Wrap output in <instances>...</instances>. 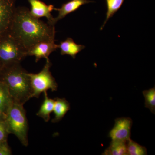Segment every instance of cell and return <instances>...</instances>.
Wrapping results in <instances>:
<instances>
[{
    "instance_id": "obj_1",
    "label": "cell",
    "mask_w": 155,
    "mask_h": 155,
    "mask_svg": "<svg viewBox=\"0 0 155 155\" xmlns=\"http://www.w3.org/2000/svg\"><path fill=\"white\" fill-rule=\"evenodd\" d=\"M9 32L27 52L39 42L55 41V25L32 17L25 8H16Z\"/></svg>"
},
{
    "instance_id": "obj_2",
    "label": "cell",
    "mask_w": 155,
    "mask_h": 155,
    "mask_svg": "<svg viewBox=\"0 0 155 155\" xmlns=\"http://www.w3.org/2000/svg\"><path fill=\"white\" fill-rule=\"evenodd\" d=\"M2 81L7 85L13 102L24 105L32 98L28 72L20 64L3 67L1 72Z\"/></svg>"
},
{
    "instance_id": "obj_3",
    "label": "cell",
    "mask_w": 155,
    "mask_h": 155,
    "mask_svg": "<svg viewBox=\"0 0 155 155\" xmlns=\"http://www.w3.org/2000/svg\"><path fill=\"white\" fill-rule=\"evenodd\" d=\"M8 133L13 134L24 146H28V123L23 105L13 103L5 120Z\"/></svg>"
},
{
    "instance_id": "obj_4",
    "label": "cell",
    "mask_w": 155,
    "mask_h": 155,
    "mask_svg": "<svg viewBox=\"0 0 155 155\" xmlns=\"http://www.w3.org/2000/svg\"><path fill=\"white\" fill-rule=\"evenodd\" d=\"M26 57V51L10 32L0 37V64L3 68L20 64Z\"/></svg>"
},
{
    "instance_id": "obj_5",
    "label": "cell",
    "mask_w": 155,
    "mask_h": 155,
    "mask_svg": "<svg viewBox=\"0 0 155 155\" xmlns=\"http://www.w3.org/2000/svg\"><path fill=\"white\" fill-rule=\"evenodd\" d=\"M51 65L49 58L47 59L45 64L41 72L36 74L28 73L32 89V97L38 98L42 93L48 90H51L52 91L58 90V84L50 71Z\"/></svg>"
},
{
    "instance_id": "obj_6",
    "label": "cell",
    "mask_w": 155,
    "mask_h": 155,
    "mask_svg": "<svg viewBox=\"0 0 155 155\" xmlns=\"http://www.w3.org/2000/svg\"><path fill=\"white\" fill-rule=\"evenodd\" d=\"M16 9L14 0H0V37L9 32Z\"/></svg>"
},
{
    "instance_id": "obj_7",
    "label": "cell",
    "mask_w": 155,
    "mask_h": 155,
    "mask_svg": "<svg viewBox=\"0 0 155 155\" xmlns=\"http://www.w3.org/2000/svg\"><path fill=\"white\" fill-rule=\"evenodd\" d=\"M132 119L128 117H122L115 119V124L109 135L112 140L127 142L130 139Z\"/></svg>"
},
{
    "instance_id": "obj_8",
    "label": "cell",
    "mask_w": 155,
    "mask_h": 155,
    "mask_svg": "<svg viewBox=\"0 0 155 155\" xmlns=\"http://www.w3.org/2000/svg\"><path fill=\"white\" fill-rule=\"evenodd\" d=\"M58 48V45L56 44L55 41L39 42L27 50L26 55L35 57L37 63L41 58L49 59L50 54Z\"/></svg>"
},
{
    "instance_id": "obj_9",
    "label": "cell",
    "mask_w": 155,
    "mask_h": 155,
    "mask_svg": "<svg viewBox=\"0 0 155 155\" xmlns=\"http://www.w3.org/2000/svg\"><path fill=\"white\" fill-rule=\"evenodd\" d=\"M31 5L29 13L32 17L40 19L41 17H46L48 23L50 25H55L54 18L51 14V12L54 9L53 5H47L40 0H28Z\"/></svg>"
},
{
    "instance_id": "obj_10",
    "label": "cell",
    "mask_w": 155,
    "mask_h": 155,
    "mask_svg": "<svg viewBox=\"0 0 155 155\" xmlns=\"http://www.w3.org/2000/svg\"><path fill=\"white\" fill-rule=\"evenodd\" d=\"M94 2L90 0H70L63 4L60 8H55L54 10L58 11V16L54 18L56 24L59 20L63 19L69 14L77 11L81 6L90 3Z\"/></svg>"
},
{
    "instance_id": "obj_11",
    "label": "cell",
    "mask_w": 155,
    "mask_h": 155,
    "mask_svg": "<svg viewBox=\"0 0 155 155\" xmlns=\"http://www.w3.org/2000/svg\"><path fill=\"white\" fill-rule=\"evenodd\" d=\"M85 46L76 44L71 38H67L66 40L61 41L58 45L62 55H68L75 59L76 55L85 48Z\"/></svg>"
},
{
    "instance_id": "obj_12",
    "label": "cell",
    "mask_w": 155,
    "mask_h": 155,
    "mask_svg": "<svg viewBox=\"0 0 155 155\" xmlns=\"http://www.w3.org/2000/svg\"><path fill=\"white\" fill-rule=\"evenodd\" d=\"M70 109V104L65 98H56L53 110L54 118L52 120V122L57 123L60 122Z\"/></svg>"
},
{
    "instance_id": "obj_13",
    "label": "cell",
    "mask_w": 155,
    "mask_h": 155,
    "mask_svg": "<svg viewBox=\"0 0 155 155\" xmlns=\"http://www.w3.org/2000/svg\"><path fill=\"white\" fill-rule=\"evenodd\" d=\"M44 93V101L37 113V116L43 119L45 122H48L50 119V115L54 110V100L48 97L47 91Z\"/></svg>"
},
{
    "instance_id": "obj_14",
    "label": "cell",
    "mask_w": 155,
    "mask_h": 155,
    "mask_svg": "<svg viewBox=\"0 0 155 155\" xmlns=\"http://www.w3.org/2000/svg\"><path fill=\"white\" fill-rule=\"evenodd\" d=\"M13 103L7 85L3 81H0V108L6 115Z\"/></svg>"
},
{
    "instance_id": "obj_15",
    "label": "cell",
    "mask_w": 155,
    "mask_h": 155,
    "mask_svg": "<svg viewBox=\"0 0 155 155\" xmlns=\"http://www.w3.org/2000/svg\"><path fill=\"white\" fill-rule=\"evenodd\" d=\"M127 142L119 140H112L110 146L105 150L102 155H127Z\"/></svg>"
},
{
    "instance_id": "obj_16",
    "label": "cell",
    "mask_w": 155,
    "mask_h": 155,
    "mask_svg": "<svg viewBox=\"0 0 155 155\" xmlns=\"http://www.w3.org/2000/svg\"><path fill=\"white\" fill-rule=\"evenodd\" d=\"M124 1L125 0H106L107 10L106 13L105 20L101 27V30L103 29L108 20L119 11L123 5Z\"/></svg>"
},
{
    "instance_id": "obj_17",
    "label": "cell",
    "mask_w": 155,
    "mask_h": 155,
    "mask_svg": "<svg viewBox=\"0 0 155 155\" xmlns=\"http://www.w3.org/2000/svg\"><path fill=\"white\" fill-rule=\"evenodd\" d=\"M127 155H146L147 150L145 147L129 140L127 142Z\"/></svg>"
},
{
    "instance_id": "obj_18",
    "label": "cell",
    "mask_w": 155,
    "mask_h": 155,
    "mask_svg": "<svg viewBox=\"0 0 155 155\" xmlns=\"http://www.w3.org/2000/svg\"><path fill=\"white\" fill-rule=\"evenodd\" d=\"M145 98V107L155 114V88L153 87L143 91Z\"/></svg>"
},
{
    "instance_id": "obj_19",
    "label": "cell",
    "mask_w": 155,
    "mask_h": 155,
    "mask_svg": "<svg viewBox=\"0 0 155 155\" xmlns=\"http://www.w3.org/2000/svg\"><path fill=\"white\" fill-rule=\"evenodd\" d=\"M8 132L7 125L5 120H0V142H4L6 140Z\"/></svg>"
},
{
    "instance_id": "obj_20",
    "label": "cell",
    "mask_w": 155,
    "mask_h": 155,
    "mask_svg": "<svg viewBox=\"0 0 155 155\" xmlns=\"http://www.w3.org/2000/svg\"><path fill=\"white\" fill-rule=\"evenodd\" d=\"M12 154L11 150L8 145L4 142V143L0 145V155H10Z\"/></svg>"
},
{
    "instance_id": "obj_21",
    "label": "cell",
    "mask_w": 155,
    "mask_h": 155,
    "mask_svg": "<svg viewBox=\"0 0 155 155\" xmlns=\"http://www.w3.org/2000/svg\"><path fill=\"white\" fill-rule=\"evenodd\" d=\"M6 114L3 112L2 110L0 108V120H2V119H4L5 120L6 118Z\"/></svg>"
},
{
    "instance_id": "obj_22",
    "label": "cell",
    "mask_w": 155,
    "mask_h": 155,
    "mask_svg": "<svg viewBox=\"0 0 155 155\" xmlns=\"http://www.w3.org/2000/svg\"><path fill=\"white\" fill-rule=\"evenodd\" d=\"M3 69V67L2 64H0V72H2V69Z\"/></svg>"
}]
</instances>
